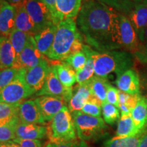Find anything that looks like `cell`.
Returning <instances> with one entry per match:
<instances>
[{
  "instance_id": "6da1fadb",
  "label": "cell",
  "mask_w": 147,
  "mask_h": 147,
  "mask_svg": "<svg viewBox=\"0 0 147 147\" xmlns=\"http://www.w3.org/2000/svg\"><path fill=\"white\" fill-rule=\"evenodd\" d=\"M121 14L95 0H85L76 18L78 29L87 43L100 53L122 49Z\"/></svg>"
},
{
  "instance_id": "7a4b0ae2",
  "label": "cell",
  "mask_w": 147,
  "mask_h": 147,
  "mask_svg": "<svg viewBox=\"0 0 147 147\" xmlns=\"http://www.w3.org/2000/svg\"><path fill=\"white\" fill-rule=\"evenodd\" d=\"M94 57V74L95 76L107 78L111 74L117 76L131 69L134 60L131 53L125 51H110L100 53L95 51Z\"/></svg>"
},
{
  "instance_id": "3957f363",
  "label": "cell",
  "mask_w": 147,
  "mask_h": 147,
  "mask_svg": "<svg viewBox=\"0 0 147 147\" xmlns=\"http://www.w3.org/2000/svg\"><path fill=\"white\" fill-rule=\"evenodd\" d=\"M82 36L72 18H65L57 25L54 42L48 57L53 61H63L69 56L75 42L82 39Z\"/></svg>"
},
{
  "instance_id": "277c9868",
  "label": "cell",
  "mask_w": 147,
  "mask_h": 147,
  "mask_svg": "<svg viewBox=\"0 0 147 147\" xmlns=\"http://www.w3.org/2000/svg\"><path fill=\"white\" fill-rule=\"evenodd\" d=\"M47 134L52 143L69 142L76 138V129L68 108L65 106L52 119L47 127Z\"/></svg>"
},
{
  "instance_id": "5b68a950",
  "label": "cell",
  "mask_w": 147,
  "mask_h": 147,
  "mask_svg": "<svg viewBox=\"0 0 147 147\" xmlns=\"http://www.w3.org/2000/svg\"><path fill=\"white\" fill-rule=\"evenodd\" d=\"M77 135L81 140L97 139L104 134L106 127L101 117H95L84 114L81 111L71 113Z\"/></svg>"
},
{
  "instance_id": "8992f818",
  "label": "cell",
  "mask_w": 147,
  "mask_h": 147,
  "mask_svg": "<svg viewBox=\"0 0 147 147\" xmlns=\"http://www.w3.org/2000/svg\"><path fill=\"white\" fill-rule=\"evenodd\" d=\"M25 69H19L14 80L0 91V102L21 104L24 100L34 94L25 82Z\"/></svg>"
},
{
  "instance_id": "52a82bcc",
  "label": "cell",
  "mask_w": 147,
  "mask_h": 147,
  "mask_svg": "<svg viewBox=\"0 0 147 147\" xmlns=\"http://www.w3.org/2000/svg\"><path fill=\"white\" fill-rule=\"evenodd\" d=\"M37 96L58 97L68 103L73 95L72 87H65L59 80L54 65H51L43 87L36 93Z\"/></svg>"
},
{
  "instance_id": "ba28073f",
  "label": "cell",
  "mask_w": 147,
  "mask_h": 147,
  "mask_svg": "<svg viewBox=\"0 0 147 147\" xmlns=\"http://www.w3.org/2000/svg\"><path fill=\"white\" fill-rule=\"evenodd\" d=\"M25 8L38 33L55 25L52 14L43 0H27Z\"/></svg>"
},
{
  "instance_id": "9c48e42d",
  "label": "cell",
  "mask_w": 147,
  "mask_h": 147,
  "mask_svg": "<svg viewBox=\"0 0 147 147\" xmlns=\"http://www.w3.org/2000/svg\"><path fill=\"white\" fill-rule=\"evenodd\" d=\"M44 59L43 55L37 47L34 36L29 35L26 45L13 67L18 69L32 68L39 65Z\"/></svg>"
},
{
  "instance_id": "30bf717a",
  "label": "cell",
  "mask_w": 147,
  "mask_h": 147,
  "mask_svg": "<svg viewBox=\"0 0 147 147\" xmlns=\"http://www.w3.org/2000/svg\"><path fill=\"white\" fill-rule=\"evenodd\" d=\"M120 40L122 49L134 54L142 45L135 29L126 16L121 14Z\"/></svg>"
},
{
  "instance_id": "8fae6325",
  "label": "cell",
  "mask_w": 147,
  "mask_h": 147,
  "mask_svg": "<svg viewBox=\"0 0 147 147\" xmlns=\"http://www.w3.org/2000/svg\"><path fill=\"white\" fill-rule=\"evenodd\" d=\"M51 65L44 59L39 65L36 67L25 69V80L29 87L36 93L43 87L49 71Z\"/></svg>"
},
{
  "instance_id": "7c38bea8",
  "label": "cell",
  "mask_w": 147,
  "mask_h": 147,
  "mask_svg": "<svg viewBox=\"0 0 147 147\" xmlns=\"http://www.w3.org/2000/svg\"><path fill=\"white\" fill-rule=\"evenodd\" d=\"M17 8L7 1L0 0V36L9 38L15 26Z\"/></svg>"
},
{
  "instance_id": "4fadbf2b",
  "label": "cell",
  "mask_w": 147,
  "mask_h": 147,
  "mask_svg": "<svg viewBox=\"0 0 147 147\" xmlns=\"http://www.w3.org/2000/svg\"><path fill=\"white\" fill-rule=\"evenodd\" d=\"M115 84L121 91L130 95L139 94L140 77L135 69H129L117 76Z\"/></svg>"
},
{
  "instance_id": "5bb4252c",
  "label": "cell",
  "mask_w": 147,
  "mask_h": 147,
  "mask_svg": "<svg viewBox=\"0 0 147 147\" xmlns=\"http://www.w3.org/2000/svg\"><path fill=\"white\" fill-rule=\"evenodd\" d=\"M44 120L50 121L65 106V102L58 97L52 96H40L35 99Z\"/></svg>"
},
{
  "instance_id": "9a60e30c",
  "label": "cell",
  "mask_w": 147,
  "mask_h": 147,
  "mask_svg": "<svg viewBox=\"0 0 147 147\" xmlns=\"http://www.w3.org/2000/svg\"><path fill=\"white\" fill-rule=\"evenodd\" d=\"M20 122L29 124H45L40 108L35 100H27L19 104Z\"/></svg>"
},
{
  "instance_id": "2e32d148",
  "label": "cell",
  "mask_w": 147,
  "mask_h": 147,
  "mask_svg": "<svg viewBox=\"0 0 147 147\" xmlns=\"http://www.w3.org/2000/svg\"><path fill=\"white\" fill-rule=\"evenodd\" d=\"M127 17L135 29L140 41L142 43L144 30L147 27V5L136 4Z\"/></svg>"
},
{
  "instance_id": "e0dca14e",
  "label": "cell",
  "mask_w": 147,
  "mask_h": 147,
  "mask_svg": "<svg viewBox=\"0 0 147 147\" xmlns=\"http://www.w3.org/2000/svg\"><path fill=\"white\" fill-rule=\"evenodd\" d=\"M47 127L36 124L19 122L16 128V138L21 140H39L45 138Z\"/></svg>"
},
{
  "instance_id": "ac0fdd59",
  "label": "cell",
  "mask_w": 147,
  "mask_h": 147,
  "mask_svg": "<svg viewBox=\"0 0 147 147\" xmlns=\"http://www.w3.org/2000/svg\"><path fill=\"white\" fill-rule=\"evenodd\" d=\"M57 28V25H51L34 36L37 47L43 55L48 56L50 53L54 42Z\"/></svg>"
},
{
  "instance_id": "d6986e66",
  "label": "cell",
  "mask_w": 147,
  "mask_h": 147,
  "mask_svg": "<svg viewBox=\"0 0 147 147\" xmlns=\"http://www.w3.org/2000/svg\"><path fill=\"white\" fill-rule=\"evenodd\" d=\"M16 59V52L9 38L0 36V70L13 67Z\"/></svg>"
},
{
  "instance_id": "ffe728a7",
  "label": "cell",
  "mask_w": 147,
  "mask_h": 147,
  "mask_svg": "<svg viewBox=\"0 0 147 147\" xmlns=\"http://www.w3.org/2000/svg\"><path fill=\"white\" fill-rule=\"evenodd\" d=\"M82 0H56V8L60 21L65 18H77Z\"/></svg>"
},
{
  "instance_id": "44dd1931",
  "label": "cell",
  "mask_w": 147,
  "mask_h": 147,
  "mask_svg": "<svg viewBox=\"0 0 147 147\" xmlns=\"http://www.w3.org/2000/svg\"><path fill=\"white\" fill-rule=\"evenodd\" d=\"M91 95V90L87 82L82 84H78L75 88L74 93L68 102L69 111L71 113L80 111Z\"/></svg>"
},
{
  "instance_id": "7402d4cb",
  "label": "cell",
  "mask_w": 147,
  "mask_h": 147,
  "mask_svg": "<svg viewBox=\"0 0 147 147\" xmlns=\"http://www.w3.org/2000/svg\"><path fill=\"white\" fill-rule=\"evenodd\" d=\"M14 28L34 36L37 30L25 8V5L17 7Z\"/></svg>"
},
{
  "instance_id": "603a6c76",
  "label": "cell",
  "mask_w": 147,
  "mask_h": 147,
  "mask_svg": "<svg viewBox=\"0 0 147 147\" xmlns=\"http://www.w3.org/2000/svg\"><path fill=\"white\" fill-rule=\"evenodd\" d=\"M83 50L87 55V61L83 68L76 71V82L78 84H82L89 81L94 74V55L95 50L91 47L84 45Z\"/></svg>"
},
{
  "instance_id": "cb8c5ba5",
  "label": "cell",
  "mask_w": 147,
  "mask_h": 147,
  "mask_svg": "<svg viewBox=\"0 0 147 147\" xmlns=\"http://www.w3.org/2000/svg\"><path fill=\"white\" fill-rule=\"evenodd\" d=\"M140 133L134 125L131 115H121L118 122L116 137H132Z\"/></svg>"
},
{
  "instance_id": "d4e9b609",
  "label": "cell",
  "mask_w": 147,
  "mask_h": 147,
  "mask_svg": "<svg viewBox=\"0 0 147 147\" xmlns=\"http://www.w3.org/2000/svg\"><path fill=\"white\" fill-rule=\"evenodd\" d=\"M91 94L98 99L101 102H106V92L110 83L107 78L93 76L87 82Z\"/></svg>"
},
{
  "instance_id": "484cf974",
  "label": "cell",
  "mask_w": 147,
  "mask_h": 147,
  "mask_svg": "<svg viewBox=\"0 0 147 147\" xmlns=\"http://www.w3.org/2000/svg\"><path fill=\"white\" fill-rule=\"evenodd\" d=\"M147 100L146 97L140 96L136 105L131 111V117L134 125L139 131H142L146 123Z\"/></svg>"
},
{
  "instance_id": "4316f807",
  "label": "cell",
  "mask_w": 147,
  "mask_h": 147,
  "mask_svg": "<svg viewBox=\"0 0 147 147\" xmlns=\"http://www.w3.org/2000/svg\"><path fill=\"white\" fill-rule=\"evenodd\" d=\"M59 80L65 87H72L76 82V72L74 69L65 64L54 65Z\"/></svg>"
},
{
  "instance_id": "83f0119b",
  "label": "cell",
  "mask_w": 147,
  "mask_h": 147,
  "mask_svg": "<svg viewBox=\"0 0 147 147\" xmlns=\"http://www.w3.org/2000/svg\"><path fill=\"white\" fill-rule=\"evenodd\" d=\"M119 13L127 16L138 3L135 0H97Z\"/></svg>"
},
{
  "instance_id": "f1b7e54d",
  "label": "cell",
  "mask_w": 147,
  "mask_h": 147,
  "mask_svg": "<svg viewBox=\"0 0 147 147\" xmlns=\"http://www.w3.org/2000/svg\"><path fill=\"white\" fill-rule=\"evenodd\" d=\"M19 104L0 102V123L20 121Z\"/></svg>"
},
{
  "instance_id": "f546056e",
  "label": "cell",
  "mask_w": 147,
  "mask_h": 147,
  "mask_svg": "<svg viewBox=\"0 0 147 147\" xmlns=\"http://www.w3.org/2000/svg\"><path fill=\"white\" fill-rule=\"evenodd\" d=\"M29 35L14 28L11 33L9 39L16 52V62L19 58L20 55L26 45Z\"/></svg>"
},
{
  "instance_id": "4dcf8cb0",
  "label": "cell",
  "mask_w": 147,
  "mask_h": 147,
  "mask_svg": "<svg viewBox=\"0 0 147 147\" xmlns=\"http://www.w3.org/2000/svg\"><path fill=\"white\" fill-rule=\"evenodd\" d=\"M140 134L132 137L113 138L105 143V147H138L142 138Z\"/></svg>"
},
{
  "instance_id": "1f68e13d",
  "label": "cell",
  "mask_w": 147,
  "mask_h": 147,
  "mask_svg": "<svg viewBox=\"0 0 147 147\" xmlns=\"http://www.w3.org/2000/svg\"><path fill=\"white\" fill-rule=\"evenodd\" d=\"M87 55L85 51L82 50L76 54L70 55L68 57L62 61L63 64L68 65L76 71L83 68L87 61Z\"/></svg>"
},
{
  "instance_id": "d6a6232c",
  "label": "cell",
  "mask_w": 147,
  "mask_h": 147,
  "mask_svg": "<svg viewBox=\"0 0 147 147\" xmlns=\"http://www.w3.org/2000/svg\"><path fill=\"white\" fill-rule=\"evenodd\" d=\"M19 122L0 123V142H10L16 138V128Z\"/></svg>"
},
{
  "instance_id": "836d02e7",
  "label": "cell",
  "mask_w": 147,
  "mask_h": 147,
  "mask_svg": "<svg viewBox=\"0 0 147 147\" xmlns=\"http://www.w3.org/2000/svg\"><path fill=\"white\" fill-rule=\"evenodd\" d=\"M102 109L104 120L107 124L113 125L120 118V110L110 103L107 102L103 103Z\"/></svg>"
},
{
  "instance_id": "e575fe53",
  "label": "cell",
  "mask_w": 147,
  "mask_h": 147,
  "mask_svg": "<svg viewBox=\"0 0 147 147\" xmlns=\"http://www.w3.org/2000/svg\"><path fill=\"white\" fill-rule=\"evenodd\" d=\"M102 103L98 99L92 95L80 111L86 115L95 117H100L102 114Z\"/></svg>"
},
{
  "instance_id": "d590c367",
  "label": "cell",
  "mask_w": 147,
  "mask_h": 147,
  "mask_svg": "<svg viewBox=\"0 0 147 147\" xmlns=\"http://www.w3.org/2000/svg\"><path fill=\"white\" fill-rule=\"evenodd\" d=\"M19 69L10 67L0 70V91L8 86L15 78Z\"/></svg>"
},
{
  "instance_id": "8d00e7d4",
  "label": "cell",
  "mask_w": 147,
  "mask_h": 147,
  "mask_svg": "<svg viewBox=\"0 0 147 147\" xmlns=\"http://www.w3.org/2000/svg\"><path fill=\"white\" fill-rule=\"evenodd\" d=\"M119 91L117 88L113 87L111 84L108 86L106 92V102L115 106L119 108Z\"/></svg>"
},
{
  "instance_id": "74e56055",
  "label": "cell",
  "mask_w": 147,
  "mask_h": 147,
  "mask_svg": "<svg viewBox=\"0 0 147 147\" xmlns=\"http://www.w3.org/2000/svg\"><path fill=\"white\" fill-rule=\"evenodd\" d=\"M133 55L138 61L143 65H147V44H142L138 50Z\"/></svg>"
},
{
  "instance_id": "f35d334b",
  "label": "cell",
  "mask_w": 147,
  "mask_h": 147,
  "mask_svg": "<svg viewBox=\"0 0 147 147\" xmlns=\"http://www.w3.org/2000/svg\"><path fill=\"white\" fill-rule=\"evenodd\" d=\"M51 147H88L83 140L69 141L57 143H51Z\"/></svg>"
},
{
  "instance_id": "ab89813d",
  "label": "cell",
  "mask_w": 147,
  "mask_h": 147,
  "mask_svg": "<svg viewBox=\"0 0 147 147\" xmlns=\"http://www.w3.org/2000/svg\"><path fill=\"white\" fill-rule=\"evenodd\" d=\"M13 142L19 144L20 147H42V143L39 140H21L15 138Z\"/></svg>"
},
{
  "instance_id": "60d3db41",
  "label": "cell",
  "mask_w": 147,
  "mask_h": 147,
  "mask_svg": "<svg viewBox=\"0 0 147 147\" xmlns=\"http://www.w3.org/2000/svg\"><path fill=\"white\" fill-rule=\"evenodd\" d=\"M45 4L47 5L48 8L50 10L51 14H52L53 19H54L55 25H57L60 22V19L59 18V15L56 8V0H43Z\"/></svg>"
},
{
  "instance_id": "b9f144b4",
  "label": "cell",
  "mask_w": 147,
  "mask_h": 147,
  "mask_svg": "<svg viewBox=\"0 0 147 147\" xmlns=\"http://www.w3.org/2000/svg\"><path fill=\"white\" fill-rule=\"evenodd\" d=\"M7 1L10 3V4L15 5L17 8V7L21 6V5H25L27 0H7Z\"/></svg>"
},
{
  "instance_id": "7bdbcfd3",
  "label": "cell",
  "mask_w": 147,
  "mask_h": 147,
  "mask_svg": "<svg viewBox=\"0 0 147 147\" xmlns=\"http://www.w3.org/2000/svg\"><path fill=\"white\" fill-rule=\"evenodd\" d=\"M0 147H20V145L13 141L7 142H0Z\"/></svg>"
},
{
  "instance_id": "ee69618b",
  "label": "cell",
  "mask_w": 147,
  "mask_h": 147,
  "mask_svg": "<svg viewBox=\"0 0 147 147\" xmlns=\"http://www.w3.org/2000/svg\"><path fill=\"white\" fill-rule=\"evenodd\" d=\"M142 81V83L144 86L145 89H147V69L146 70L143 71L140 77V82Z\"/></svg>"
},
{
  "instance_id": "f6af8a7d",
  "label": "cell",
  "mask_w": 147,
  "mask_h": 147,
  "mask_svg": "<svg viewBox=\"0 0 147 147\" xmlns=\"http://www.w3.org/2000/svg\"><path fill=\"white\" fill-rule=\"evenodd\" d=\"M138 147H147V134L141 138Z\"/></svg>"
},
{
  "instance_id": "bcb514c9",
  "label": "cell",
  "mask_w": 147,
  "mask_h": 147,
  "mask_svg": "<svg viewBox=\"0 0 147 147\" xmlns=\"http://www.w3.org/2000/svg\"><path fill=\"white\" fill-rule=\"evenodd\" d=\"M142 44H144V45H146V44H147V27L145 29V30H144V40H143Z\"/></svg>"
},
{
  "instance_id": "7dc6e473",
  "label": "cell",
  "mask_w": 147,
  "mask_h": 147,
  "mask_svg": "<svg viewBox=\"0 0 147 147\" xmlns=\"http://www.w3.org/2000/svg\"><path fill=\"white\" fill-rule=\"evenodd\" d=\"M135 1L138 3H138H142V4L147 5V0H135Z\"/></svg>"
},
{
  "instance_id": "c3c4849f",
  "label": "cell",
  "mask_w": 147,
  "mask_h": 147,
  "mask_svg": "<svg viewBox=\"0 0 147 147\" xmlns=\"http://www.w3.org/2000/svg\"><path fill=\"white\" fill-rule=\"evenodd\" d=\"M146 126H147V107H146Z\"/></svg>"
},
{
  "instance_id": "681fc988",
  "label": "cell",
  "mask_w": 147,
  "mask_h": 147,
  "mask_svg": "<svg viewBox=\"0 0 147 147\" xmlns=\"http://www.w3.org/2000/svg\"><path fill=\"white\" fill-rule=\"evenodd\" d=\"M45 147H51V144H48L47 146H45Z\"/></svg>"
},
{
  "instance_id": "f907efd6",
  "label": "cell",
  "mask_w": 147,
  "mask_h": 147,
  "mask_svg": "<svg viewBox=\"0 0 147 147\" xmlns=\"http://www.w3.org/2000/svg\"><path fill=\"white\" fill-rule=\"evenodd\" d=\"M4 1H7V0H4Z\"/></svg>"
}]
</instances>
